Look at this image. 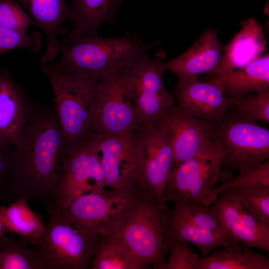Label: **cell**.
Returning <instances> with one entry per match:
<instances>
[{
	"instance_id": "6da1fadb",
	"label": "cell",
	"mask_w": 269,
	"mask_h": 269,
	"mask_svg": "<svg viewBox=\"0 0 269 269\" xmlns=\"http://www.w3.org/2000/svg\"><path fill=\"white\" fill-rule=\"evenodd\" d=\"M14 147L13 170L0 188V201L7 205L24 197L45 203L63 174L70 148L54 106L34 105Z\"/></svg>"
},
{
	"instance_id": "9a60e30c",
	"label": "cell",
	"mask_w": 269,
	"mask_h": 269,
	"mask_svg": "<svg viewBox=\"0 0 269 269\" xmlns=\"http://www.w3.org/2000/svg\"><path fill=\"white\" fill-rule=\"evenodd\" d=\"M212 204L226 236L251 248L269 252V225L253 217L236 197L220 193Z\"/></svg>"
},
{
	"instance_id": "cb8c5ba5",
	"label": "cell",
	"mask_w": 269,
	"mask_h": 269,
	"mask_svg": "<svg viewBox=\"0 0 269 269\" xmlns=\"http://www.w3.org/2000/svg\"><path fill=\"white\" fill-rule=\"evenodd\" d=\"M269 259L243 243L235 242L199 260L197 269H269Z\"/></svg>"
},
{
	"instance_id": "484cf974",
	"label": "cell",
	"mask_w": 269,
	"mask_h": 269,
	"mask_svg": "<svg viewBox=\"0 0 269 269\" xmlns=\"http://www.w3.org/2000/svg\"><path fill=\"white\" fill-rule=\"evenodd\" d=\"M90 269H144L147 267L137 259L116 237L98 234Z\"/></svg>"
},
{
	"instance_id": "f546056e",
	"label": "cell",
	"mask_w": 269,
	"mask_h": 269,
	"mask_svg": "<svg viewBox=\"0 0 269 269\" xmlns=\"http://www.w3.org/2000/svg\"><path fill=\"white\" fill-rule=\"evenodd\" d=\"M171 203L173 205L171 209L167 205V210L171 215L201 228L225 235L212 204L203 206L188 200H176Z\"/></svg>"
},
{
	"instance_id": "52a82bcc",
	"label": "cell",
	"mask_w": 269,
	"mask_h": 269,
	"mask_svg": "<svg viewBox=\"0 0 269 269\" xmlns=\"http://www.w3.org/2000/svg\"><path fill=\"white\" fill-rule=\"evenodd\" d=\"M215 125L216 140L223 155V171H239L269 159L268 129L228 114Z\"/></svg>"
},
{
	"instance_id": "83f0119b",
	"label": "cell",
	"mask_w": 269,
	"mask_h": 269,
	"mask_svg": "<svg viewBox=\"0 0 269 269\" xmlns=\"http://www.w3.org/2000/svg\"><path fill=\"white\" fill-rule=\"evenodd\" d=\"M222 193L236 197L253 217L269 225V186L254 184L230 188Z\"/></svg>"
},
{
	"instance_id": "ac0fdd59",
	"label": "cell",
	"mask_w": 269,
	"mask_h": 269,
	"mask_svg": "<svg viewBox=\"0 0 269 269\" xmlns=\"http://www.w3.org/2000/svg\"><path fill=\"white\" fill-rule=\"evenodd\" d=\"M221 54L217 30L208 27L184 52L164 62L165 70L174 74L178 78L210 74L217 68Z\"/></svg>"
},
{
	"instance_id": "2e32d148",
	"label": "cell",
	"mask_w": 269,
	"mask_h": 269,
	"mask_svg": "<svg viewBox=\"0 0 269 269\" xmlns=\"http://www.w3.org/2000/svg\"><path fill=\"white\" fill-rule=\"evenodd\" d=\"M174 96L183 111L211 123L220 122L227 113L229 98L217 85L198 77L178 78Z\"/></svg>"
},
{
	"instance_id": "d6986e66",
	"label": "cell",
	"mask_w": 269,
	"mask_h": 269,
	"mask_svg": "<svg viewBox=\"0 0 269 269\" xmlns=\"http://www.w3.org/2000/svg\"><path fill=\"white\" fill-rule=\"evenodd\" d=\"M165 202L162 212L164 234L163 251L168 255L171 246L176 242H186L194 245L202 256L209 255L215 249L236 242L223 233L199 227L171 215Z\"/></svg>"
},
{
	"instance_id": "7c38bea8",
	"label": "cell",
	"mask_w": 269,
	"mask_h": 269,
	"mask_svg": "<svg viewBox=\"0 0 269 269\" xmlns=\"http://www.w3.org/2000/svg\"><path fill=\"white\" fill-rule=\"evenodd\" d=\"M165 133L171 143L172 170L185 160L217 144L215 125L186 113L177 105L155 124Z\"/></svg>"
},
{
	"instance_id": "9c48e42d",
	"label": "cell",
	"mask_w": 269,
	"mask_h": 269,
	"mask_svg": "<svg viewBox=\"0 0 269 269\" xmlns=\"http://www.w3.org/2000/svg\"><path fill=\"white\" fill-rule=\"evenodd\" d=\"M223 153L218 144L182 162L171 171L164 193L165 202L188 200L197 204L206 203L207 193L219 183L234 176L223 171Z\"/></svg>"
},
{
	"instance_id": "d4e9b609",
	"label": "cell",
	"mask_w": 269,
	"mask_h": 269,
	"mask_svg": "<svg viewBox=\"0 0 269 269\" xmlns=\"http://www.w3.org/2000/svg\"><path fill=\"white\" fill-rule=\"evenodd\" d=\"M27 200L22 197L0 206V213L6 233L17 234L29 244L36 245L44 233L46 224L32 210Z\"/></svg>"
},
{
	"instance_id": "8fae6325",
	"label": "cell",
	"mask_w": 269,
	"mask_h": 269,
	"mask_svg": "<svg viewBox=\"0 0 269 269\" xmlns=\"http://www.w3.org/2000/svg\"><path fill=\"white\" fill-rule=\"evenodd\" d=\"M143 128L119 134L95 133L108 188L125 190L138 186L143 161Z\"/></svg>"
},
{
	"instance_id": "7402d4cb",
	"label": "cell",
	"mask_w": 269,
	"mask_h": 269,
	"mask_svg": "<svg viewBox=\"0 0 269 269\" xmlns=\"http://www.w3.org/2000/svg\"><path fill=\"white\" fill-rule=\"evenodd\" d=\"M228 98L269 90V55H262L240 68L207 76Z\"/></svg>"
},
{
	"instance_id": "30bf717a",
	"label": "cell",
	"mask_w": 269,
	"mask_h": 269,
	"mask_svg": "<svg viewBox=\"0 0 269 269\" xmlns=\"http://www.w3.org/2000/svg\"><path fill=\"white\" fill-rule=\"evenodd\" d=\"M164 62L146 54L125 72L129 92L145 125L155 124L174 105L163 82Z\"/></svg>"
},
{
	"instance_id": "5b68a950",
	"label": "cell",
	"mask_w": 269,
	"mask_h": 269,
	"mask_svg": "<svg viewBox=\"0 0 269 269\" xmlns=\"http://www.w3.org/2000/svg\"><path fill=\"white\" fill-rule=\"evenodd\" d=\"M44 233L36 251L45 269H88L98 234L48 212Z\"/></svg>"
},
{
	"instance_id": "d590c367",
	"label": "cell",
	"mask_w": 269,
	"mask_h": 269,
	"mask_svg": "<svg viewBox=\"0 0 269 269\" xmlns=\"http://www.w3.org/2000/svg\"><path fill=\"white\" fill-rule=\"evenodd\" d=\"M6 233H7L0 213V238Z\"/></svg>"
},
{
	"instance_id": "1f68e13d",
	"label": "cell",
	"mask_w": 269,
	"mask_h": 269,
	"mask_svg": "<svg viewBox=\"0 0 269 269\" xmlns=\"http://www.w3.org/2000/svg\"><path fill=\"white\" fill-rule=\"evenodd\" d=\"M42 35L39 31L30 34L0 26V55L18 48L35 53L42 47Z\"/></svg>"
},
{
	"instance_id": "836d02e7",
	"label": "cell",
	"mask_w": 269,
	"mask_h": 269,
	"mask_svg": "<svg viewBox=\"0 0 269 269\" xmlns=\"http://www.w3.org/2000/svg\"><path fill=\"white\" fill-rule=\"evenodd\" d=\"M168 255L165 269H197L200 259L190 244L183 241L174 243Z\"/></svg>"
},
{
	"instance_id": "f1b7e54d",
	"label": "cell",
	"mask_w": 269,
	"mask_h": 269,
	"mask_svg": "<svg viewBox=\"0 0 269 269\" xmlns=\"http://www.w3.org/2000/svg\"><path fill=\"white\" fill-rule=\"evenodd\" d=\"M228 98L227 114L249 121L269 123V90Z\"/></svg>"
},
{
	"instance_id": "ffe728a7",
	"label": "cell",
	"mask_w": 269,
	"mask_h": 269,
	"mask_svg": "<svg viewBox=\"0 0 269 269\" xmlns=\"http://www.w3.org/2000/svg\"><path fill=\"white\" fill-rule=\"evenodd\" d=\"M31 15L33 24L44 32L47 41L42 64L51 62L60 52L58 36L64 30L63 24L72 17V8L65 0H15Z\"/></svg>"
},
{
	"instance_id": "7a4b0ae2",
	"label": "cell",
	"mask_w": 269,
	"mask_h": 269,
	"mask_svg": "<svg viewBox=\"0 0 269 269\" xmlns=\"http://www.w3.org/2000/svg\"><path fill=\"white\" fill-rule=\"evenodd\" d=\"M158 41L146 42L134 34L103 37L98 34L60 43V60L54 65L62 72L98 80L130 69Z\"/></svg>"
},
{
	"instance_id": "44dd1931",
	"label": "cell",
	"mask_w": 269,
	"mask_h": 269,
	"mask_svg": "<svg viewBox=\"0 0 269 269\" xmlns=\"http://www.w3.org/2000/svg\"><path fill=\"white\" fill-rule=\"evenodd\" d=\"M267 46L263 25L254 18H248L226 44L217 68L210 74H221L243 67L262 55Z\"/></svg>"
},
{
	"instance_id": "e0dca14e",
	"label": "cell",
	"mask_w": 269,
	"mask_h": 269,
	"mask_svg": "<svg viewBox=\"0 0 269 269\" xmlns=\"http://www.w3.org/2000/svg\"><path fill=\"white\" fill-rule=\"evenodd\" d=\"M26 93L9 72H0V143L15 146L34 110Z\"/></svg>"
},
{
	"instance_id": "4316f807",
	"label": "cell",
	"mask_w": 269,
	"mask_h": 269,
	"mask_svg": "<svg viewBox=\"0 0 269 269\" xmlns=\"http://www.w3.org/2000/svg\"><path fill=\"white\" fill-rule=\"evenodd\" d=\"M20 237L4 235L0 238V269H45L35 248Z\"/></svg>"
},
{
	"instance_id": "3957f363",
	"label": "cell",
	"mask_w": 269,
	"mask_h": 269,
	"mask_svg": "<svg viewBox=\"0 0 269 269\" xmlns=\"http://www.w3.org/2000/svg\"><path fill=\"white\" fill-rule=\"evenodd\" d=\"M164 205L138 186L99 233H107L116 237L148 269H165L162 225Z\"/></svg>"
},
{
	"instance_id": "5bb4252c",
	"label": "cell",
	"mask_w": 269,
	"mask_h": 269,
	"mask_svg": "<svg viewBox=\"0 0 269 269\" xmlns=\"http://www.w3.org/2000/svg\"><path fill=\"white\" fill-rule=\"evenodd\" d=\"M143 161L138 185L161 205L172 168L173 152L169 138L157 124L142 129Z\"/></svg>"
},
{
	"instance_id": "ba28073f",
	"label": "cell",
	"mask_w": 269,
	"mask_h": 269,
	"mask_svg": "<svg viewBox=\"0 0 269 269\" xmlns=\"http://www.w3.org/2000/svg\"><path fill=\"white\" fill-rule=\"evenodd\" d=\"M125 71L98 81L91 111L92 133L119 134L139 131L145 125L129 92Z\"/></svg>"
},
{
	"instance_id": "e575fe53",
	"label": "cell",
	"mask_w": 269,
	"mask_h": 269,
	"mask_svg": "<svg viewBox=\"0 0 269 269\" xmlns=\"http://www.w3.org/2000/svg\"><path fill=\"white\" fill-rule=\"evenodd\" d=\"M15 147L0 143V188L7 182L13 170Z\"/></svg>"
},
{
	"instance_id": "4fadbf2b",
	"label": "cell",
	"mask_w": 269,
	"mask_h": 269,
	"mask_svg": "<svg viewBox=\"0 0 269 269\" xmlns=\"http://www.w3.org/2000/svg\"><path fill=\"white\" fill-rule=\"evenodd\" d=\"M107 188L82 194L59 211H49L95 233L102 231L137 190Z\"/></svg>"
},
{
	"instance_id": "277c9868",
	"label": "cell",
	"mask_w": 269,
	"mask_h": 269,
	"mask_svg": "<svg viewBox=\"0 0 269 269\" xmlns=\"http://www.w3.org/2000/svg\"><path fill=\"white\" fill-rule=\"evenodd\" d=\"M54 96V108L70 147L92 133L91 111L98 80L65 74L54 64H42Z\"/></svg>"
},
{
	"instance_id": "d6a6232c",
	"label": "cell",
	"mask_w": 269,
	"mask_h": 269,
	"mask_svg": "<svg viewBox=\"0 0 269 269\" xmlns=\"http://www.w3.org/2000/svg\"><path fill=\"white\" fill-rule=\"evenodd\" d=\"M33 20L15 0H0V26L26 32Z\"/></svg>"
},
{
	"instance_id": "603a6c76",
	"label": "cell",
	"mask_w": 269,
	"mask_h": 269,
	"mask_svg": "<svg viewBox=\"0 0 269 269\" xmlns=\"http://www.w3.org/2000/svg\"><path fill=\"white\" fill-rule=\"evenodd\" d=\"M123 0H72L73 27L60 43L79 37L98 34L104 23L113 22Z\"/></svg>"
},
{
	"instance_id": "8992f818",
	"label": "cell",
	"mask_w": 269,
	"mask_h": 269,
	"mask_svg": "<svg viewBox=\"0 0 269 269\" xmlns=\"http://www.w3.org/2000/svg\"><path fill=\"white\" fill-rule=\"evenodd\" d=\"M107 188L97 136L93 133L70 147L63 174L45 203L46 210L59 211L82 194Z\"/></svg>"
},
{
	"instance_id": "4dcf8cb0",
	"label": "cell",
	"mask_w": 269,
	"mask_h": 269,
	"mask_svg": "<svg viewBox=\"0 0 269 269\" xmlns=\"http://www.w3.org/2000/svg\"><path fill=\"white\" fill-rule=\"evenodd\" d=\"M238 172L237 176H234L207 193L206 203L207 205H211L218 195L230 188L258 183L269 186V160Z\"/></svg>"
}]
</instances>
